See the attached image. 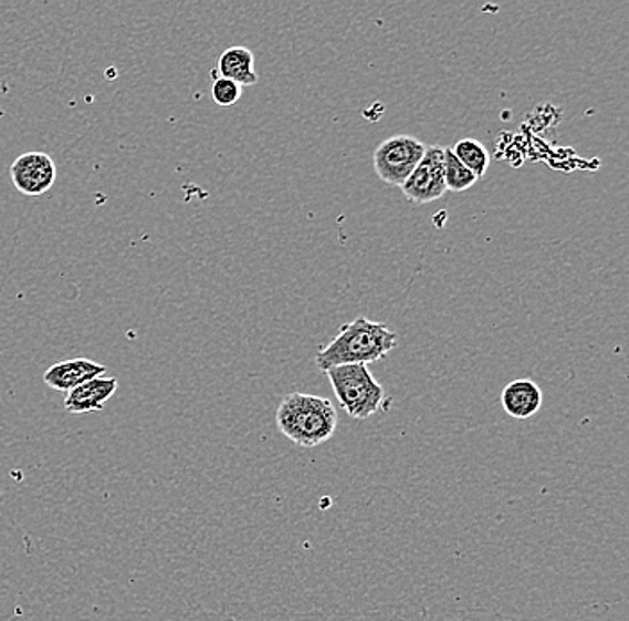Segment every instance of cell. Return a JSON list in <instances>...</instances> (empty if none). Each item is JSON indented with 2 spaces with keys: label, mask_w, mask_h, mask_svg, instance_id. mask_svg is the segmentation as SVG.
Returning a JSON list of instances; mask_svg holds the SVG:
<instances>
[{
  "label": "cell",
  "mask_w": 629,
  "mask_h": 621,
  "mask_svg": "<svg viewBox=\"0 0 629 621\" xmlns=\"http://www.w3.org/2000/svg\"><path fill=\"white\" fill-rule=\"evenodd\" d=\"M396 341L397 333L387 324L359 315L353 323L340 327L338 335L318 351L315 364L324 373L338 365H367L385 359L396 348Z\"/></svg>",
  "instance_id": "obj_1"
},
{
  "label": "cell",
  "mask_w": 629,
  "mask_h": 621,
  "mask_svg": "<svg viewBox=\"0 0 629 621\" xmlns=\"http://www.w3.org/2000/svg\"><path fill=\"white\" fill-rule=\"evenodd\" d=\"M275 421L281 434L292 443L315 448L335 435L338 414L326 397L292 393L283 397Z\"/></svg>",
  "instance_id": "obj_2"
},
{
  "label": "cell",
  "mask_w": 629,
  "mask_h": 621,
  "mask_svg": "<svg viewBox=\"0 0 629 621\" xmlns=\"http://www.w3.org/2000/svg\"><path fill=\"white\" fill-rule=\"evenodd\" d=\"M342 408L353 420H367L381 411L387 393L365 364L338 365L326 371Z\"/></svg>",
  "instance_id": "obj_3"
},
{
  "label": "cell",
  "mask_w": 629,
  "mask_h": 621,
  "mask_svg": "<svg viewBox=\"0 0 629 621\" xmlns=\"http://www.w3.org/2000/svg\"><path fill=\"white\" fill-rule=\"evenodd\" d=\"M424 142L416 136H390L374 151V170L382 183L401 188L420 164V159L424 158Z\"/></svg>",
  "instance_id": "obj_4"
},
{
  "label": "cell",
  "mask_w": 629,
  "mask_h": 621,
  "mask_svg": "<svg viewBox=\"0 0 629 621\" xmlns=\"http://www.w3.org/2000/svg\"><path fill=\"white\" fill-rule=\"evenodd\" d=\"M406 199L416 205H428L437 201L448 192L443 176V147L429 145L424 158L420 159L416 170L410 174L401 187Z\"/></svg>",
  "instance_id": "obj_5"
},
{
  "label": "cell",
  "mask_w": 629,
  "mask_h": 621,
  "mask_svg": "<svg viewBox=\"0 0 629 621\" xmlns=\"http://www.w3.org/2000/svg\"><path fill=\"white\" fill-rule=\"evenodd\" d=\"M14 188L29 197L43 196L56 183L57 168L48 153H24L14 159L10 168Z\"/></svg>",
  "instance_id": "obj_6"
},
{
  "label": "cell",
  "mask_w": 629,
  "mask_h": 621,
  "mask_svg": "<svg viewBox=\"0 0 629 621\" xmlns=\"http://www.w3.org/2000/svg\"><path fill=\"white\" fill-rule=\"evenodd\" d=\"M106 373L107 368L97 364L94 360L71 359L51 365L43 374V382L48 383L49 387L54 389V391L69 394L75 387L83 385L84 382L104 376Z\"/></svg>",
  "instance_id": "obj_7"
},
{
  "label": "cell",
  "mask_w": 629,
  "mask_h": 621,
  "mask_svg": "<svg viewBox=\"0 0 629 621\" xmlns=\"http://www.w3.org/2000/svg\"><path fill=\"white\" fill-rule=\"evenodd\" d=\"M118 380L113 376H97L84 382L71 393L65 394V411L71 414H90L101 412L113 394L117 393Z\"/></svg>",
  "instance_id": "obj_8"
},
{
  "label": "cell",
  "mask_w": 629,
  "mask_h": 621,
  "mask_svg": "<svg viewBox=\"0 0 629 621\" xmlns=\"http://www.w3.org/2000/svg\"><path fill=\"white\" fill-rule=\"evenodd\" d=\"M544 403L542 389L533 380H515L504 387L501 405L513 420H530Z\"/></svg>",
  "instance_id": "obj_9"
},
{
  "label": "cell",
  "mask_w": 629,
  "mask_h": 621,
  "mask_svg": "<svg viewBox=\"0 0 629 621\" xmlns=\"http://www.w3.org/2000/svg\"><path fill=\"white\" fill-rule=\"evenodd\" d=\"M219 77L234 81L240 86H252L260 81L256 69H254V54L251 49L234 45L226 49L219 58L217 65Z\"/></svg>",
  "instance_id": "obj_10"
},
{
  "label": "cell",
  "mask_w": 629,
  "mask_h": 621,
  "mask_svg": "<svg viewBox=\"0 0 629 621\" xmlns=\"http://www.w3.org/2000/svg\"><path fill=\"white\" fill-rule=\"evenodd\" d=\"M452 155L465 165L475 178L480 179L489 170L490 155L485 145L475 138H463L451 147Z\"/></svg>",
  "instance_id": "obj_11"
},
{
  "label": "cell",
  "mask_w": 629,
  "mask_h": 621,
  "mask_svg": "<svg viewBox=\"0 0 629 621\" xmlns=\"http://www.w3.org/2000/svg\"><path fill=\"white\" fill-rule=\"evenodd\" d=\"M443 176H445V188L451 192L469 190L478 182L474 174L452 155L451 147H443Z\"/></svg>",
  "instance_id": "obj_12"
},
{
  "label": "cell",
  "mask_w": 629,
  "mask_h": 621,
  "mask_svg": "<svg viewBox=\"0 0 629 621\" xmlns=\"http://www.w3.org/2000/svg\"><path fill=\"white\" fill-rule=\"evenodd\" d=\"M211 97L214 104L219 106H234L242 97V86L234 81L226 80V77H214L213 86H211Z\"/></svg>",
  "instance_id": "obj_13"
}]
</instances>
